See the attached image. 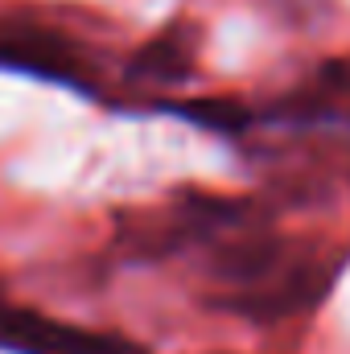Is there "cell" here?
Masks as SVG:
<instances>
[{"instance_id":"obj_1","label":"cell","mask_w":350,"mask_h":354,"mask_svg":"<svg viewBox=\"0 0 350 354\" xmlns=\"http://www.w3.org/2000/svg\"><path fill=\"white\" fill-rule=\"evenodd\" d=\"M194 256L210 284L206 301L252 326H276L313 313L347 268V252L276 235L272 210L206 239Z\"/></svg>"},{"instance_id":"obj_2","label":"cell","mask_w":350,"mask_h":354,"mask_svg":"<svg viewBox=\"0 0 350 354\" xmlns=\"http://www.w3.org/2000/svg\"><path fill=\"white\" fill-rule=\"evenodd\" d=\"M0 71L58 83V87L79 91V95L103 91V79H99V66L91 58L87 41H79L62 25L33 17V12L0 17Z\"/></svg>"},{"instance_id":"obj_3","label":"cell","mask_w":350,"mask_h":354,"mask_svg":"<svg viewBox=\"0 0 350 354\" xmlns=\"http://www.w3.org/2000/svg\"><path fill=\"white\" fill-rule=\"evenodd\" d=\"M0 346L12 354H149L132 338L58 322L37 309L4 305V301H0Z\"/></svg>"},{"instance_id":"obj_4","label":"cell","mask_w":350,"mask_h":354,"mask_svg":"<svg viewBox=\"0 0 350 354\" xmlns=\"http://www.w3.org/2000/svg\"><path fill=\"white\" fill-rule=\"evenodd\" d=\"M260 120L284 124H347L350 128V62H326L305 83L284 91Z\"/></svg>"},{"instance_id":"obj_5","label":"cell","mask_w":350,"mask_h":354,"mask_svg":"<svg viewBox=\"0 0 350 354\" xmlns=\"http://www.w3.org/2000/svg\"><path fill=\"white\" fill-rule=\"evenodd\" d=\"M198 66V25L177 17L165 29H157L149 41H140L128 58V83H185Z\"/></svg>"},{"instance_id":"obj_6","label":"cell","mask_w":350,"mask_h":354,"mask_svg":"<svg viewBox=\"0 0 350 354\" xmlns=\"http://www.w3.org/2000/svg\"><path fill=\"white\" fill-rule=\"evenodd\" d=\"M157 111H169L181 115L198 128H210V132H223V136H243L260 111H252L248 103H235V99H223V95H210V99H157L153 103Z\"/></svg>"}]
</instances>
